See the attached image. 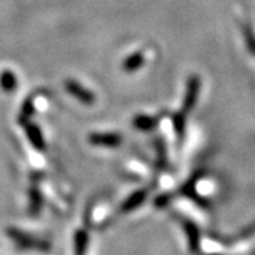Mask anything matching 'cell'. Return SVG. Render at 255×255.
<instances>
[{
    "mask_svg": "<svg viewBox=\"0 0 255 255\" xmlns=\"http://www.w3.org/2000/svg\"><path fill=\"white\" fill-rule=\"evenodd\" d=\"M0 87L4 92H13L14 88L17 87V80H16V75L6 70L0 74Z\"/></svg>",
    "mask_w": 255,
    "mask_h": 255,
    "instance_id": "3957f363",
    "label": "cell"
},
{
    "mask_svg": "<svg viewBox=\"0 0 255 255\" xmlns=\"http://www.w3.org/2000/svg\"><path fill=\"white\" fill-rule=\"evenodd\" d=\"M26 130H27L28 139L31 140V143L36 146V149H40L43 150L44 149V140H43V136H41V132L40 129L31 124H27L26 125Z\"/></svg>",
    "mask_w": 255,
    "mask_h": 255,
    "instance_id": "277c9868",
    "label": "cell"
},
{
    "mask_svg": "<svg viewBox=\"0 0 255 255\" xmlns=\"http://www.w3.org/2000/svg\"><path fill=\"white\" fill-rule=\"evenodd\" d=\"M64 85H65V90L68 91V94H71L74 98H77L81 104H85V105L94 104V101H95L94 94L90 90H87L85 87H82L81 84H78L74 80H67Z\"/></svg>",
    "mask_w": 255,
    "mask_h": 255,
    "instance_id": "6da1fadb",
    "label": "cell"
},
{
    "mask_svg": "<svg viewBox=\"0 0 255 255\" xmlns=\"http://www.w3.org/2000/svg\"><path fill=\"white\" fill-rule=\"evenodd\" d=\"M90 140L94 145L115 146L121 143V136L114 133H94L90 136Z\"/></svg>",
    "mask_w": 255,
    "mask_h": 255,
    "instance_id": "7a4b0ae2",
    "label": "cell"
},
{
    "mask_svg": "<svg viewBox=\"0 0 255 255\" xmlns=\"http://www.w3.org/2000/svg\"><path fill=\"white\" fill-rule=\"evenodd\" d=\"M142 64H143V55L137 53V54L128 57L127 60H125V63H124V70H125L127 73H130V71L137 70Z\"/></svg>",
    "mask_w": 255,
    "mask_h": 255,
    "instance_id": "5b68a950",
    "label": "cell"
}]
</instances>
